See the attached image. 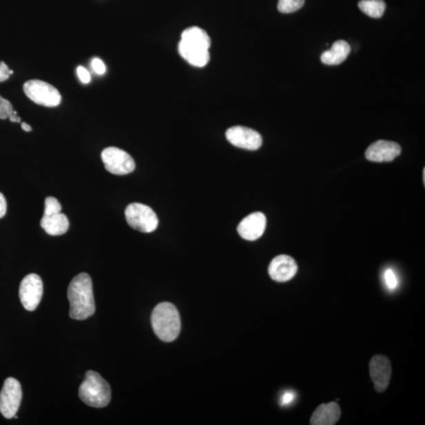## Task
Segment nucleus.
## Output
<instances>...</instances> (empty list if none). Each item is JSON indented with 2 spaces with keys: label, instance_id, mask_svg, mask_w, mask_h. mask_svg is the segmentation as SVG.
Returning a JSON list of instances; mask_svg holds the SVG:
<instances>
[{
  "label": "nucleus",
  "instance_id": "dca6fc26",
  "mask_svg": "<svg viewBox=\"0 0 425 425\" xmlns=\"http://www.w3.org/2000/svg\"><path fill=\"white\" fill-rule=\"evenodd\" d=\"M350 52V46L345 41H335L328 51L322 54L321 60L328 66H337L343 63Z\"/></svg>",
  "mask_w": 425,
  "mask_h": 425
},
{
  "label": "nucleus",
  "instance_id": "c85d7f7f",
  "mask_svg": "<svg viewBox=\"0 0 425 425\" xmlns=\"http://www.w3.org/2000/svg\"><path fill=\"white\" fill-rule=\"evenodd\" d=\"M9 120L11 122H17V123H19L21 122V119L20 117L18 116V115H15V114H12L9 117Z\"/></svg>",
  "mask_w": 425,
  "mask_h": 425
},
{
  "label": "nucleus",
  "instance_id": "cd10ccee",
  "mask_svg": "<svg viewBox=\"0 0 425 425\" xmlns=\"http://www.w3.org/2000/svg\"><path fill=\"white\" fill-rule=\"evenodd\" d=\"M7 201H6L4 195L0 192V218L3 217L7 212Z\"/></svg>",
  "mask_w": 425,
  "mask_h": 425
},
{
  "label": "nucleus",
  "instance_id": "b1692460",
  "mask_svg": "<svg viewBox=\"0 0 425 425\" xmlns=\"http://www.w3.org/2000/svg\"><path fill=\"white\" fill-rule=\"evenodd\" d=\"M92 67L93 70L99 75H103L106 72V66L101 59L94 58L92 61Z\"/></svg>",
  "mask_w": 425,
  "mask_h": 425
},
{
  "label": "nucleus",
  "instance_id": "5701e85b",
  "mask_svg": "<svg viewBox=\"0 0 425 425\" xmlns=\"http://www.w3.org/2000/svg\"><path fill=\"white\" fill-rule=\"evenodd\" d=\"M14 108L12 104L8 99L0 96V119L5 120L13 114Z\"/></svg>",
  "mask_w": 425,
  "mask_h": 425
},
{
  "label": "nucleus",
  "instance_id": "f3484780",
  "mask_svg": "<svg viewBox=\"0 0 425 425\" xmlns=\"http://www.w3.org/2000/svg\"><path fill=\"white\" fill-rule=\"evenodd\" d=\"M41 226L48 235L61 236L68 231L70 222L65 215L59 212L53 215H43Z\"/></svg>",
  "mask_w": 425,
  "mask_h": 425
},
{
  "label": "nucleus",
  "instance_id": "f8f14e48",
  "mask_svg": "<svg viewBox=\"0 0 425 425\" xmlns=\"http://www.w3.org/2000/svg\"><path fill=\"white\" fill-rule=\"evenodd\" d=\"M266 227V217L264 212H255L239 224L237 231L239 236L249 241H255L264 235Z\"/></svg>",
  "mask_w": 425,
  "mask_h": 425
},
{
  "label": "nucleus",
  "instance_id": "7ed1b4c3",
  "mask_svg": "<svg viewBox=\"0 0 425 425\" xmlns=\"http://www.w3.org/2000/svg\"><path fill=\"white\" fill-rule=\"evenodd\" d=\"M79 397L89 406L103 408L110 404L111 389L109 384L98 373L89 370L80 386Z\"/></svg>",
  "mask_w": 425,
  "mask_h": 425
},
{
  "label": "nucleus",
  "instance_id": "4468645a",
  "mask_svg": "<svg viewBox=\"0 0 425 425\" xmlns=\"http://www.w3.org/2000/svg\"><path fill=\"white\" fill-rule=\"evenodd\" d=\"M178 51L183 59L194 66L204 67L209 63L208 49L192 46V44L181 40L179 43Z\"/></svg>",
  "mask_w": 425,
  "mask_h": 425
},
{
  "label": "nucleus",
  "instance_id": "6e6552de",
  "mask_svg": "<svg viewBox=\"0 0 425 425\" xmlns=\"http://www.w3.org/2000/svg\"><path fill=\"white\" fill-rule=\"evenodd\" d=\"M42 295V279L37 274H29L22 279L19 288V297L26 310H35L41 303Z\"/></svg>",
  "mask_w": 425,
  "mask_h": 425
},
{
  "label": "nucleus",
  "instance_id": "a878e982",
  "mask_svg": "<svg viewBox=\"0 0 425 425\" xmlns=\"http://www.w3.org/2000/svg\"><path fill=\"white\" fill-rule=\"evenodd\" d=\"M295 393L293 391H287L282 395L281 399V405L282 406H288L293 404L295 399Z\"/></svg>",
  "mask_w": 425,
  "mask_h": 425
},
{
  "label": "nucleus",
  "instance_id": "1a4fd4ad",
  "mask_svg": "<svg viewBox=\"0 0 425 425\" xmlns=\"http://www.w3.org/2000/svg\"><path fill=\"white\" fill-rule=\"evenodd\" d=\"M226 138L235 147L250 150H258L262 144L260 134L244 126H233L226 132Z\"/></svg>",
  "mask_w": 425,
  "mask_h": 425
},
{
  "label": "nucleus",
  "instance_id": "bb28decb",
  "mask_svg": "<svg viewBox=\"0 0 425 425\" xmlns=\"http://www.w3.org/2000/svg\"><path fill=\"white\" fill-rule=\"evenodd\" d=\"M10 69L4 61H0V82H3L9 79Z\"/></svg>",
  "mask_w": 425,
  "mask_h": 425
},
{
  "label": "nucleus",
  "instance_id": "aec40b11",
  "mask_svg": "<svg viewBox=\"0 0 425 425\" xmlns=\"http://www.w3.org/2000/svg\"><path fill=\"white\" fill-rule=\"evenodd\" d=\"M305 0H279L277 9L279 12L290 14L304 7Z\"/></svg>",
  "mask_w": 425,
  "mask_h": 425
},
{
  "label": "nucleus",
  "instance_id": "ddd939ff",
  "mask_svg": "<svg viewBox=\"0 0 425 425\" xmlns=\"http://www.w3.org/2000/svg\"><path fill=\"white\" fill-rule=\"evenodd\" d=\"M402 152L399 144L393 141H378L370 145L366 152L368 160L376 162L391 161Z\"/></svg>",
  "mask_w": 425,
  "mask_h": 425
},
{
  "label": "nucleus",
  "instance_id": "f03ea898",
  "mask_svg": "<svg viewBox=\"0 0 425 425\" xmlns=\"http://www.w3.org/2000/svg\"><path fill=\"white\" fill-rule=\"evenodd\" d=\"M154 332L164 342H172L181 332L180 314L170 303H161L155 307L152 315Z\"/></svg>",
  "mask_w": 425,
  "mask_h": 425
},
{
  "label": "nucleus",
  "instance_id": "c756f323",
  "mask_svg": "<svg viewBox=\"0 0 425 425\" xmlns=\"http://www.w3.org/2000/svg\"><path fill=\"white\" fill-rule=\"evenodd\" d=\"M21 128L25 132H31L32 130V127L29 124H27V123L26 122L21 123Z\"/></svg>",
  "mask_w": 425,
  "mask_h": 425
},
{
  "label": "nucleus",
  "instance_id": "f257e3e1",
  "mask_svg": "<svg viewBox=\"0 0 425 425\" xmlns=\"http://www.w3.org/2000/svg\"><path fill=\"white\" fill-rule=\"evenodd\" d=\"M67 296L70 301V316L75 320L83 321L92 316L96 311L92 281L88 273L78 274L72 279Z\"/></svg>",
  "mask_w": 425,
  "mask_h": 425
},
{
  "label": "nucleus",
  "instance_id": "a211bd4d",
  "mask_svg": "<svg viewBox=\"0 0 425 425\" xmlns=\"http://www.w3.org/2000/svg\"><path fill=\"white\" fill-rule=\"evenodd\" d=\"M181 41L208 50L211 44L208 32L197 26L190 27L184 30L181 34Z\"/></svg>",
  "mask_w": 425,
  "mask_h": 425
},
{
  "label": "nucleus",
  "instance_id": "20e7f679",
  "mask_svg": "<svg viewBox=\"0 0 425 425\" xmlns=\"http://www.w3.org/2000/svg\"><path fill=\"white\" fill-rule=\"evenodd\" d=\"M23 91L32 102L46 108H56L61 102L58 89L46 81L30 80L24 83Z\"/></svg>",
  "mask_w": 425,
  "mask_h": 425
},
{
  "label": "nucleus",
  "instance_id": "412c9836",
  "mask_svg": "<svg viewBox=\"0 0 425 425\" xmlns=\"http://www.w3.org/2000/svg\"><path fill=\"white\" fill-rule=\"evenodd\" d=\"M61 210V206L59 200L55 197H48L46 199V208L43 215H53L59 214Z\"/></svg>",
  "mask_w": 425,
  "mask_h": 425
},
{
  "label": "nucleus",
  "instance_id": "393cba45",
  "mask_svg": "<svg viewBox=\"0 0 425 425\" xmlns=\"http://www.w3.org/2000/svg\"><path fill=\"white\" fill-rule=\"evenodd\" d=\"M78 77L83 83H88L91 81V75L85 67L78 66L77 69Z\"/></svg>",
  "mask_w": 425,
  "mask_h": 425
},
{
  "label": "nucleus",
  "instance_id": "9b49d317",
  "mask_svg": "<svg viewBox=\"0 0 425 425\" xmlns=\"http://www.w3.org/2000/svg\"><path fill=\"white\" fill-rule=\"evenodd\" d=\"M298 272V266L292 257L281 255L275 257L268 266V274L277 282H287Z\"/></svg>",
  "mask_w": 425,
  "mask_h": 425
},
{
  "label": "nucleus",
  "instance_id": "4be33fe9",
  "mask_svg": "<svg viewBox=\"0 0 425 425\" xmlns=\"http://www.w3.org/2000/svg\"><path fill=\"white\" fill-rule=\"evenodd\" d=\"M384 279L386 286L390 290H394L399 286V279L396 276V273L391 268H388L384 273Z\"/></svg>",
  "mask_w": 425,
  "mask_h": 425
},
{
  "label": "nucleus",
  "instance_id": "9d476101",
  "mask_svg": "<svg viewBox=\"0 0 425 425\" xmlns=\"http://www.w3.org/2000/svg\"><path fill=\"white\" fill-rule=\"evenodd\" d=\"M391 364L388 357L375 355L370 362V373L377 393H384L388 388L391 377Z\"/></svg>",
  "mask_w": 425,
  "mask_h": 425
},
{
  "label": "nucleus",
  "instance_id": "423d86ee",
  "mask_svg": "<svg viewBox=\"0 0 425 425\" xmlns=\"http://www.w3.org/2000/svg\"><path fill=\"white\" fill-rule=\"evenodd\" d=\"M106 170L115 175H126L135 170V161L130 154L120 148H105L101 154Z\"/></svg>",
  "mask_w": 425,
  "mask_h": 425
},
{
  "label": "nucleus",
  "instance_id": "39448f33",
  "mask_svg": "<svg viewBox=\"0 0 425 425\" xmlns=\"http://www.w3.org/2000/svg\"><path fill=\"white\" fill-rule=\"evenodd\" d=\"M125 215L128 226L137 231L150 233L158 227V217L148 206L131 204L127 206Z\"/></svg>",
  "mask_w": 425,
  "mask_h": 425
},
{
  "label": "nucleus",
  "instance_id": "2eb2a0df",
  "mask_svg": "<svg viewBox=\"0 0 425 425\" xmlns=\"http://www.w3.org/2000/svg\"><path fill=\"white\" fill-rule=\"evenodd\" d=\"M341 417L340 407L337 402L319 406L310 418L312 425H334Z\"/></svg>",
  "mask_w": 425,
  "mask_h": 425
},
{
  "label": "nucleus",
  "instance_id": "6ab92c4d",
  "mask_svg": "<svg viewBox=\"0 0 425 425\" xmlns=\"http://www.w3.org/2000/svg\"><path fill=\"white\" fill-rule=\"evenodd\" d=\"M359 8L363 13L373 19H379L384 14L386 3L384 0H361Z\"/></svg>",
  "mask_w": 425,
  "mask_h": 425
},
{
  "label": "nucleus",
  "instance_id": "0eeeda50",
  "mask_svg": "<svg viewBox=\"0 0 425 425\" xmlns=\"http://www.w3.org/2000/svg\"><path fill=\"white\" fill-rule=\"evenodd\" d=\"M21 399L20 383L13 377L8 378L0 393V413L5 418H13L19 409Z\"/></svg>",
  "mask_w": 425,
  "mask_h": 425
}]
</instances>
